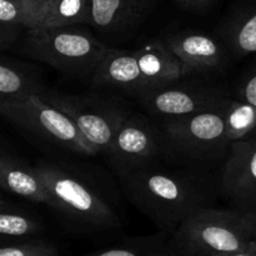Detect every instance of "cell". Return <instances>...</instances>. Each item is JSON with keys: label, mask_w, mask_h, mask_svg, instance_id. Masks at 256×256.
<instances>
[{"label": "cell", "mask_w": 256, "mask_h": 256, "mask_svg": "<svg viewBox=\"0 0 256 256\" xmlns=\"http://www.w3.org/2000/svg\"><path fill=\"white\" fill-rule=\"evenodd\" d=\"M120 182L132 204L159 232L172 235L190 215L212 206L219 194L209 176L154 164L120 176Z\"/></svg>", "instance_id": "1"}, {"label": "cell", "mask_w": 256, "mask_h": 256, "mask_svg": "<svg viewBox=\"0 0 256 256\" xmlns=\"http://www.w3.org/2000/svg\"><path fill=\"white\" fill-rule=\"evenodd\" d=\"M50 196L52 209L80 232H102L120 226L112 205L85 178L62 164L44 160L35 165Z\"/></svg>", "instance_id": "2"}, {"label": "cell", "mask_w": 256, "mask_h": 256, "mask_svg": "<svg viewBox=\"0 0 256 256\" xmlns=\"http://www.w3.org/2000/svg\"><path fill=\"white\" fill-rule=\"evenodd\" d=\"M20 48L22 55L50 65L62 74L90 79L110 50L80 25L28 29Z\"/></svg>", "instance_id": "3"}, {"label": "cell", "mask_w": 256, "mask_h": 256, "mask_svg": "<svg viewBox=\"0 0 256 256\" xmlns=\"http://www.w3.org/2000/svg\"><path fill=\"white\" fill-rule=\"evenodd\" d=\"M172 238L184 256H212L249 246L256 224L230 208L208 206L190 215Z\"/></svg>", "instance_id": "4"}, {"label": "cell", "mask_w": 256, "mask_h": 256, "mask_svg": "<svg viewBox=\"0 0 256 256\" xmlns=\"http://www.w3.org/2000/svg\"><path fill=\"white\" fill-rule=\"evenodd\" d=\"M0 114L8 122L48 144L78 154H98V150L88 142L75 122L39 95L0 102Z\"/></svg>", "instance_id": "5"}, {"label": "cell", "mask_w": 256, "mask_h": 256, "mask_svg": "<svg viewBox=\"0 0 256 256\" xmlns=\"http://www.w3.org/2000/svg\"><path fill=\"white\" fill-rule=\"evenodd\" d=\"M226 108L164 120L165 150L198 162L226 158L232 145L225 128Z\"/></svg>", "instance_id": "6"}, {"label": "cell", "mask_w": 256, "mask_h": 256, "mask_svg": "<svg viewBox=\"0 0 256 256\" xmlns=\"http://www.w3.org/2000/svg\"><path fill=\"white\" fill-rule=\"evenodd\" d=\"M40 98L66 114L98 152L105 155L129 115L119 102L100 95H68L46 90Z\"/></svg>", "instance_id": "7"}, {"label": "cell", "mask_w": 256, "mask_h": 256, "mask_svg": "<svg viewBox=\"0 0 256 256\" xmlns=\"http://www.w3.org/2000/svg\"><path fill=\"white\" fill-rule=\"evenodd\" d=\"M175 82L139 95L140 104L150 114L166 120L224 109L232 100L215 85L202 82L175 85Z\"/></svg>", "instance_id": "8"}, {"label": "cell", "mask_w": 256, "mask_h": 256, "mask_svg": "<svg viewBox=\"0 0 256 256\" xmlns=\"http://www.w3.org/2000/svg\"><path fill=\"white\" fill-rule=\"evenodd\" d=\"M162 150V132L159 134L142 115L129 114L118 130L106 156L120 178L154 164Z\"/></svg>", "instance_id": "9"}, {"label": "cell", "mask_w": 256, "mask_h": 256, "mask_svg": "<svg viewBox=\"0 0 256 256\" xmlns=\"http://www.w3.org/2000/svg\"><path fill=\"white\" fill-rule=\"evenodd\" d=\"M228 208L256 224V139L232 142L219 182Z\"/></svg>", "instance_id": "10"}, {"label": "cell", "mask_w": 256, "mask_h": 256, "mask_svg": "<svg viewBox=\"0 0 256 256\" xmlns=\"http://www.w3.org/2000/svg\"><path fill=\"white\" fill-rule=\"evenodd\" d=\"M165 42L182 62L184 76L220 72L229 64L224 46L202 32H176L169 35Z\"/></svg>", "instance_id": "11"}, {"label": "cell", "mask_w": 256, "mask_h": 256, "mask_svg": "<svg viewBox=\"0 0 256 256\" xmlns=\"http://www.w3.org/2000/svg\"><path fill=\"white\" fill-rule=\"evenodd\" d=\"M90 25L112 40L130 36L150 15L158 0H90Z\"/></svg>", "instance_id": "12"}, {"label": "cell", "mask_w": 256, "mask_h": 256, "mask_svg": "<svg viewBox=\"0 0 256 256\" xmlns=\"http://www.w3.org/2000/svg\"><path fill=\"white\" fill-rule=\"evenodd\" d=\"M92 86L116 89L136 98L149 90L135 50L115 48H110L106 56L92 74Z\"/></svg>", "instance_id": "13"}, {"label": "cell", "mask_w": 256, "mask_h": 256, "mask_svg": "<svg viewBox=\"0 0 256 256\" xmlns=\"http://www.w3.org/2000/svg\"><path fill=\"white\" fill-rule=\"evenodd\" d=\"M0 186L22 199L50 205L48 190L35 166L5 149L0 154Z\"/></svg>", "instance_id": "14"}, {"label": "cell", "mask_w": 256, "mask_h": 256, "mask_svg": "<svg viewBox=\"0 0 256 256\" xmlns=\"http://www.w3.org/2000/svg\"><path fill=\"white\" fill-rule=\"evenodd\" d=\"M140 70L150 90L184 78L182 62L162 40H152L135 50Z\"/></svg>", "instance_id": "15"}, {"label": "cell", "mask_w": 256, "mask_h": 256, "mask_svg": "<svg viewBox=\"0 0 256 256\" xmlns=\"http://www.w3.org/2000/svg\"><path fill=\"white\" fill-rule=\"evenodd\" d=\"M48 88L40 72L24 62L2 55L0 60V102L42 96Z\"/></svg>", "instance_id": "16"}, {"label": "cell", "mask_w": 256, "mask_h": 256, "mask_svg": "<svg viewBox=\"0 0 256 256\" xmlns=\"http://www.w3.org/2000/svg\"><path fill=\"white\" fill-rule=\"evenodd\" d=\"M225 46L235 56L256 52V0L238 8L220 28Z\"/></svg>", "instance_id": "17"}, {"label": "cell", "mask_w": 256, "mask_h": 256, "mask_svg": "<svg viewBox=\"0 0 256 256\" xmlns=\"http://www.w3.org/2000/svg\"><path fill=\"white\" fill-rule=\"evenodd\" d=\"M82 256H184L178 249L172 234L159 232L150 236L128 239L106 249L95 250Z\"/></svg>", "instance_id": "18"}, {"label": "cell", "mask_w": 256, "mask_h": 256, "mask_svg": "<svg viewBox=\"0 0 256 256\" xmlns=\"http://www.w3.org/2000/svg\"><path fill=\"white\" fill-rule=\"evenodd\" d=\"M42 232L44 226L36 218L5 199L0 202V235L4 242L34 239Z\"/></svg>", "instance_id": "19"}, {"label": "cell", "mask_w": 256, "mask_h": 256, "mask_svg": "<svg viewBox=\"0 0 256 256\" xmlns=\"http://www.w3.org/2000/svg\"><path fill=\"white\" fill-rule=\"evenodd\" d=\"M90 0H54L36 28H65L90 25Z\"/></svg>", "instance_id": "20"}, {"label": "cell", "mask_w": 256, "mask_h": 256, "mask_svg": "<svg viewBox=\"0 0 256 256\" xmlns=\"http://www.w3.org/2000/svg\"><path fill=\"white\" fill-rule=\"evenodd\" d=\"M225 128L230 142L256 139V106L238 99L225 110Z\"/></svg>", "instance_id": "21"}, {"label": "cell", "mask_w": 256, "mask_h": 256, "mask_svg": "<svg viewBox=\"0 0 256 256\" xmlns=\"http://www.w3.org/2000/svg\"><path fill=\"white\" fill-rule=\"evenodd\" d=\"M28 30L19 0H0V49H10Z\"/></svg>", "instance_id": "22"}, {"label": "cell", "mask_w": 256, "mask_h": 256, "mask_svg": "<svg viewBox=\"0 0 256 256\" xmlns=\"http://www.w3.org/2000/svg\"><path fill=\"white\" fill-rule=\"evenodd\" d=\"M0 256H62L56 244L45 239H26L2 242Z\"/></svg>", "instance_id": "23"}, {"label": "cell", "mask_w": 256, "mask_h": 256, "mask_svg": "<svg viewBox=\"0 0 256 256\" xmlns=\"http://www.w3.org/2000/svg\"><path fill=\"white\" fill-rule=\"evenodd\" d=\"M54 0H19L28 29L36 28Z\"/></svg>", "instance_id": "24"}, {"label": "cell", "mask_w": 256, "mask_h": 256, "mask_svg": "<svg viewBox=\"0 0 256 256\" xmlns=\"http://www.w3.org/2000/svg\"><path fill=\"white\" fill-rule=\"evenodd\" d=\"M238 100L249 102L256 106V62L250 66L242 76L236 88Z\"/></svg>", "instance_id": "25"}, {"label": "cell", "mask_w": 256, "mask_h": 256, "mask_svg": "<svg viewBox=\"0 0 256 256\" xmlns=\"http://www.w3.org/2000/svg\"><path fill=\"white\" fill-rule=\"evenodd\" d=\"M182 9L188 12H200L212 8L218 0H175Z\"/></svg>", "instance_id": "26"}, {"label": "cell", "mask_w": 256, "mask_h": 256, "mask_svg": "<svg viewBox=\"0 0 256 256\" xmlns=\"http://www.w3.org/2000/svg\"><path fill=\"white\" fill-rule=\"evenodd\" d=\"M212 256H256V240L252 242L249 246L244 248V249L235 250V252H222V254H215Z\"/></svg>", "instance_id": "27"}]
</instances>
